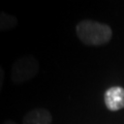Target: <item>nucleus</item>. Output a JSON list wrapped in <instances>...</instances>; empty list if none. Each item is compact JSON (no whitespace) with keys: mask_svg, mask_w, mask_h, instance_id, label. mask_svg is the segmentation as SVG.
Instances as JSON below:
<instances>
[{"mask_svg":"<svg viewBox=\"0 0 124 124\" xmlns=\"http://www.w3.org/2000/svg\"><path fill=\"white\" fill-rule=\"evenodd\" d=\"M77 35L87 46H102L111 40L113 32L107 24L84 20L77 25Z\"/></svg>","mask_w":124,"mask_h":124,"instance_id":"obj_1","label":"nucleus"},{"mask_svg":"<svg viewBox=\"0 0 124 124\" xmlns=\"http://www.w3.org/2000/svg\"><path fill=\"white\" fill-rule=\"evenodd\" d=\"M104 103L112 112L119 111L124 108V88L111 87L104 93Z\"/></svg>","mask_w":124,"mask_h":124,"instance_id":"obj_3","label":"nucleus"},{"mask_svg":"<svg viewBox=\"0 0 124 124\" xmlns=\"http://www.w3.org/2000/svg\"><path fill=\"white\" fill-rule=\"evenodd\" d=\"M52 115L46 108H34L27 113L23 118V124H51Z\"/></svg>","mask_w":124,"mask_h":124,"instance_id":"obj_4","label":"nucleus"},{"mask_svg":"<svg viewBox=\"0 0 124 124\" xmlns=\"http://www.w3.org/2000/svg\"><path fill=\"white\" fill-rule=\"evenodd\" d=\"M3 83H4V69L0 66V92L2 90Z\"/></svg>","mask_w":124,"mask_h":124,"instance_id":"obj_6","label":"nucleus"},{"mask_svg":"<svg viewBox=\"0 0 124 124\" xmlns=\"http://www.w3.org/2000/svg\"><path fill=\"white\" fill-rule=\"evenodd\" d=\"M18 25V20L15 16L0 11V31H9Z\"/></svg>","mask_w":124,"mask_h":124,"instance_id":"obj_5","label":"nucleus"},{"mask_svg":"<svg viewBox=\"0 0 124 124\" xmlns=\"http://www.w3.org/2000/svg\"><path fill=\"white\" fill-rule=\"evenodd\" d=\"M3 124H18V123L15 122V121H13V120H6V121L3 123Z\"/></svg>","mask_w":124,"mask_h":124,"instance_id":"obj_7","label":"nucleus"},{"mask_svg":"<svg viewBox=\"0 0 124 124\" xmlns=\"http://www.w3.org/2000/svg\"><path fill=\"white\" fill-rule=\"evenodd\" d=\"M39 70V64L32 55H25L15 61L11 66L10 78L14 83L22 84L32 80Z\"/></svg>","mask_w":124,"mask_h":124,"instance_id":"obj_2","label":"nucleus"}]
</instances>
